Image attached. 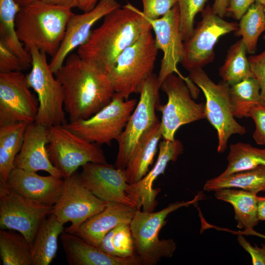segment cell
<instances>
[{
  "mask_svg": "<svg viewBox=\"0 0 265 265\" xmlns=\"http://www.w3.org/2000/svg\"><path fill=\"white\" fill-rule=\"evenodd\" d=\"M54 75L63 88L69 122L90 117L108 104L115 93L109 72L78 53L70 54Z\"/></svg>",
  "mask_w": 265,
  "mask_h": 265,
  "instance_id": "obj_1",
  "label": "cell"
},
{
  "mask_svg": "<svg viewBox=\"0 0 265 265\" xmlns=\"http://www.w3.org/2000/svg\"><path fill=\"white\" fill-rule=\"evenodd\" d=\"M152 29L142 11L127 3L105 16L77 53L109 72L121 53Z\"/></svg>",
  "mask_w": 265,
  "mask_h": 265,
  "instance_id": "obj_2",
  "label": "cell"
},
{
  "mask_svg": "<svg viewBox=\"0 0 265 265\" xmlns=\"http://www.w3.org/2000/svg\"><path fill=\"white\" fill-rule=\"evenodd\" d=\"M71 9L43 0H33L21 7L16 17L15 27L26 52L30 53L34 47L51 57L54 55L68 21L74 14Z\"/></svg>",
  "mask_w": 265,
  "mask_h": 265,
  "instance_id": "obj_3",
  "label": "cell"
},
{
  "mask_svg": "<svg viewBox=\"0 0 265 265\" xmlns=\"http://www.w3.org/2000/svg\"><path fill=\"white\" fill-rule=\"evenodd\" d=\"M203 195L198 193L193 199L176 201L157 212L137 210L131 223L135 256L141 265H155L163 258H171L176 249L172 239L159 238V233L171 212L184 207L196 204Z\"/></svg>",
  "mask_w": 265,
  "mask_h": 265,
  "instance_id": "obj_4",
  "label": "cell"
},
{
  "mask_svg": "<svg viewBox=\"0 0 265 265\" xmlns=\"http://www.w3.org/2000/svg\"><path fill=\"white\" fill-rule=\"evenodd\" d=\"M158 52L151 31L125 49L109 72L115 92L125 100L132 94H140L153 74Z\"/></svg>",
  "mask_w": 265,
  "mask_h": 265,
  "instance_id": "obj_5",
  "label": "cell"
},
{
  "mask_svg": "<svg viewBox=\"0 0 265 265\" xmlns=\"http://www.w3.org/2000/svg\"><path fill=\"white\" fill-rule=\"evenodd\" d=\"M31 69L26 75L27 86L37 94L39 107L35 122L48 128L66 124L64 107V93L60 82L54 76L46 54L36 48L30 51Z\"/></svg>",
  "mask_w": 265,
  "mask_h": 265,
  "instance_id": "obj_6",
  "label": "cell"
},
{
  "mask_svg": "<svg viewBox=\"0 0 265 265\" xmlns=\"http://www.w3.org/2000/svg\"><path fill=\"white\" fill-rule=\"evenodd\" d=\"M189 72V78L205 95L206 118L216 130L217 150L218 153H223L226 149L231 135H243L246 132V128L236 120L233 115L229 94L230 85L223 80L214 83L202 68Z\"/></svg>",
  "mask_w": 265,
  "mask_h": 265,
  "instance_id": "obj_7",
  "label": "cell"
},
{
  "mask_svg": "<svg viewBox=\"0 0 265 265\" xmlns=\"http://www.w3.org/2000/svg\"><path fill=\"white\" fill-rule=\"evenodd\" d=\"M47 149L50 160L64 178L87 163H107L99 144L85 140L63 125L49 128Z\"/></svg>",
  "mask_w": 265,
  "mask_h": 265,
  "instance_id": "obj_8",
  "label": "cell"
},
{
  "mask_svg": "<svg viewBox=\"0 0 265 265\" xmlns=\"http://www.w3.org/2000/svg\"><path fill=\"white\" fill-rule=\"evenodd\" d=\"M137 103L136 99L125 100L115 92L110 102L90 117L63 126L88 141L108 145L119 139Z\"/></svg>",
  "mask_w": 265,
  "mask_h": 265,
  "instance_id": "obj_9",
  "label": "cell"
},
{
  "mask_svg": "<svg viewBox=\"0 0 265 265\" xmlns=\"http://www.w3.org/2000/svg\"><path fill=\"white\" fill-rule=\"evenodd\" d=\"M167 96L166 104L159 103L157 109L161 113L162 137L173 140L182 126L206 118L205 104L197 103L185 81L178 75L168 76L160 85Z\"/></svg>",
  "mask_w": 265,
  "mask_h": 265,
  "instance_id": "obj_10",
  "label": "cell"
},
{
  "mask_svg": "<svg viewBox=\"0 0 265 265\" xmlns=\"http://www.w3.org/2000/svg\"><path fill=\"white\" fill-rule=\"evenodd\" d=\"M158 76L153 74L145 83L140 98L119 139L115 166L125 169L142 135L159 122L156 109L159 103Z\"/></svg>",
  "mask_w": 265,
  "mask_h": 265,
  "instance_id": "obj_11",
  "label": "cell"
},
{
  "mask_svg": "<svg viewBox=\"0 0 265 265\" xmlns=\"http://www.w3.org/2000/svg\"><path fill=\"white\" fill-rule=\"evenodd\" d=\"M238 26V23L226 21L214 13L208 5L202 11V20L192 34L184 42L182 66L189 72L211 63L215 57L214 47L218 39L236 31Z\"/></svg>",
  "mask_w": 265,
  "mask_h": 265,
  "instance_id": "obj_12",
  "label": "cell"
},
{
  "mask_svg": "<svg viewBox=\"0 0 265 265\" xmlns=\"http://www.w3.org/2000/svg\"><path fill=\"white\" fill-rule=\"evenodd\" d=\"M53 206L41 204L13 191L0 179V228L22 234L32 246L42 221Z\"/></svg>",
  "mask_w": 265,
  "mask_h": 265,
  "instance_id": "obj_13",
  "label": "cell"
},
{
  "mask_svg": "<svg viewBox=\"0 0 265 265\" xmlns=\"http://www.w3.org/2000/svg\"><path fill=\"white\" fill-rule=\"evenodd\" d=\"M151 25L155 34V42L158 50L162 51L163 55L158 81L159 86L169 75L175 73L182 78L189 88L192 97L197 98L199 90L188 78L184 77L177 67L181 63L184 54V40L180 28V13L178 3L161 17L156 20H147Z\"/></svg>",
  "mask_w": 265,
  "mask_h": 265,
  "instance_id": "obj_14",
  "label": "cell"
},
{
  "mask_svg": "<svg viewBox=\"0 0 265 265\" xmlns=\"http://www.w3.org/2000/svg\"><path fill=\"white\" fill-rule=\"evenodd\" d=\"M64 180L62 194L51 213L64 224L70 222L71 225L64 231L72 234L85 220L103 210L109 202L99 198L84 186L79 173L75 172Z\"/></svg>",
  "mask_w": 265,
  "mask_h": 265,
  "instance_id": "obj_15",
  "label": "cell"
},
{
  "mask_svg": "<svg viewBox=\"0 0 265 265\" xmlns=\"http://www.w3.org/2000/svg\"><path fill=\"white\" fill-rule=\"evenodd\" d=\"M39 101L22 72L0 73V126L35 122Z\"/></svg>",
  "mask_w": 265,
  "mask_h": 265,
  "instance_id": "obj_16",
  "label": "cell"
},
{
  "mask_svg": "<svg viewBox=\"0 0 265 265\" xmlns=\"http://www.w3.org/2000/svg\"><path fill=\"white\" fill-rule=\"evenodd\" d=\"M81 167L79 173L81 182L97 197L136 208L135 203L126 193L129 184L124 169L107 163L89 162Z\"/></svg>",
  "mask_w": 265,
  "mask_h": 265,
  "instance_id": "obj_17",
  "label": "cell"
},
{
  "mask_svg": "<svg viewBox=\"0 0 265 265\" xmlns=\"http://www.w3.org/2000/svg\"><path fill=\"white\" fill-rule=\"evenodd\" d=\"M120 7L117 0H100L92 10L80 14L74 13L68 21L60 47L49 63L53 73L54 74L63 65L72 51L87 41L96 23Z\"/></svg>",
  "mask_w": 265,
  "mask_h": 265,
  "instance_id": "obj_18",
  "label": "cell"
},
{
  "mask_svg": "<svg viewBox=\"0 0 265 265\" xmlns=\"http://www.w3.org/2000/svg\"><path fill=\"white\" fill-rule=\"evenodd\" d=\"M184 146L178 139H163L159 145L158 158L153 168L140 180L129 184L126 193L136 204L137 210L153 212L158 205L156 197L160 191V188H154V181L163 174L170 161H176L183 153Z\"/></svg>",
  "mask_w": 265,
  "mask_h": 265,
  "instance_id": "obj_19",
  "label": "cell"
},
{
  "mask_svg": "<svg viewBox=\"0 0 265 265\" xmlns=\"http://www.w3.org/2000/svg\"><path fill=\"white\" fill-rule=\"evenodd\" d=\"M6 183L13 191L27 199L53 206L62 194L64 180L51 175L41 176L35 172L15 167Z\"/></svg>",
  "mask_w": 265,
  "mask_h": 265,
  "instance_id": "obj_20",
  "label": "cell"
},
{
  "mask_svg": "<svg viewBox=\"0 0 265 265\" xmlns=\"http://www.w3.org/2000/svg\"><path fill=\"white\" fill-rule=\"evenodd\" d=\"M48 132V128L35 122L27 125L21 149L14 160V166L30 172L43 170L63 179L49 157L47 149Z\"/></svg>",
  "mask_w": 265,
  "mask_h": 265,
  "instance_id": "obj_21",
  "label": "cell"
},
{
  "mask_svg": "<svg viewBox=\"0 0 265 265\" xmlns=\"http://www.w3.org/2000/svg\"><path fill=\"white\" fill-rule=\"evenodd\" d=\"M136 208L109 202L100 212L83 222L73 233L99 248L105 236L118 225L130 223Z\"/></svg>",
  "mask_w": 265,
  "mask_h": 265,
  "instance_id": "obj_22",
  "label": "cell"
},
{
  "mask_svg": "<svg viewBox=\"0 0 265 265\" xmlns=\"http://www.w3.org/2000/svg\"><path fill=\"white\" fill-rule=\"evenodd\" d=\"M60 239L70 265H141L136 256L123 258L111 256L80 237L65 231Z\"/></svg>",
  "mask_w": 265,
  "mask_h": 265,
  "instance_id": "obj_23",
  "label": "cell"
},
{
  "mask_svg": "<svg viewBox=\"0 0 265 265\" xmlns=\"http://www.w3.org/2000/svg\"><path fill=\"white\" fill-rule=\"evenodd\" d=\"M161 137L160 121L155 124L141 137L124 169L129 184L137 182L148 172Z\"/></svg>",
  "mask_w": 265,
  "mask_h": 265,
  "instance_id": "obj_24",
  "label": "cell"
},
{
  "mask_svg": "<svg viewBox=\"0 0 265 265\" xmlns=\"http://www.w3.org/2000/svg\"><path fill=\"white\" fill-rule=\"evenodd\" d=\"M64 224L51 213L40 224L31 246L33 265H49L58 249V238L64 231Z\"/></svg>",
  "mask_w": 265,
  "mask_h": 265,
  "instance_id": "obj_25",
  "label": "cell"
},
{
  "mask_svg": "<svg viewBox=\"0 0 265 265\" xmlns=\"http://www.w3.org/2000/svg\"><path fill=\"white\" fill-rule=\"evenodd\" d=\"M214 192L216 199L233 206L238 228L245 230L258 225L257 194L234 188L220 189Z\"/></svg>",
  "mask_w": 265,
  "mask_h": 265,
  "instance_id": "obj_26",
  "label": "cell"
},
{
  "mask_svg": "<svg viewBox=\"0 0 265 265\" xmlns=\"http://www.w3.org/2000/svg\"><path fill=\"white\" fill-rule=\"evenodd\" d=\"M20 8L14 0H0V42L16 54L27 69L31 66L32 57L20 41L15 27Z\"/></svg>",
  "mask_w": 265,
  "mask_h": 265,
  "instance_id": "obj_27",
  "label": "cell"
},
{
  "mask_svg": "<svg viewBox=\"0 0 265 265\" xmlns=\"http://www.w3.org/2000/svg\"><path fill=\"white\" fill-rule=\"evenodd\" d=\"M234 188L257 194L265 191V168L237 172L226 176L219 175L208 180L203 189L210 192Z\"/></svg>",
  "mask_w": 265,
  "mask_h": 265,
  "instance_id": "obj_28",
  "label": "cell"
},
{
  "mask_svg": "<svg viewBox=\"0 0 265 265\" xmlns=\"http://www.w3.org/2000/svg\"><path fill=\"white\" fill-rule=\"evenodd\" d=\"M0 257L3 265H33L31 245L14 230L0 229Z\"/></svg>",
  "mask_w": 265,
  "mask_h": 265,
  "instance_id": "obj_29",
  "label": "cell"
},
{
  "mask_svg": "<svg viewBox=\"0 0 265 265\" xmlns=\"http://www.w3.org/2000/svg\"><path fill=\"white\" fill-rule=\"evenodd\" d=\"M228 164L220 175L226 176L241 171L265 168V148L238 142L230 146Z\"/></svg>",
  "mask_w": 265,
  "mask_h": 265,
  "instance_id": "obj_30",
  "label": "cell"
},
{
  "mask_svg": "<svg viewBox=\"0 0 265 265\" xmlns=\"http://www.w3.org/2000/svg\"><path fill=\"white\" fill-rule=\"evenodd\" d=\"M246 47L241 39L230 46L225 61L219 69L222 80L230 85L254 77L251 72Z\"/></svg>",
  "mask_w": 265,
  "mask_h": 265,
  "instance_id": "obj_31",
  "label": "cell"
},
{
  "mask_svg": "<svg viewBox=\"0 0 265 265\" xmlns=\"http://www.w3.org/2000/svg\"><path fill=\"white\" fill-rule=\"evenodd\" d=\"M265 30V13L264 5L255 1L240 19L235 35L241 36L246 51L254 53L258 39Z\"/></svg>",
  "mask_w": 265,
  "mask_h": 265,
  "instance_id": "obj_32",
  "label": "cell"
},
{
  "mask_svg": "<svg viewBox=\"0 0 265 265\" xmlns=\"http://www.w3.org/2000/svg\"><path fill=\"white\" fill-rule=\"evenodd\" d=\"M229 94L235 117H249V113L261 103L260 87L257 80L250 77L230 85Z\"/></svg>",
  "mask_w": 265,
  "mask_h": 265,
  "instance_id": "obj_33",
  "label": "cell"
},
{
  "mask_svg": "<svg viewBox=\"0 0 265 265\" xmlns=\"http://www.w3.org/2000/svg\"><path fill=\"white\" fill-rule=\"evenodd\" d=\"M99 248L115 257H135L130 223L120 224L109 231L102 239Z\"/></svg>",
  "mask_w": 265,
  "mask_h": 265,
  "instance_id": "obj_34",
  "label": "cell"
},
{
  "mask_svg": "<svg viewBox=\"0 0 265 265\" xmlns=\"http://www.w3.org/2000/svg\"><path fill=\"white\" fill-rule=\"evenodd\" d=\"M27 125L17 122L0 126V154L15 159L21 149Z\"/></svg>",
  "mask_w": 265,
  "mask_h": 265,
  "instance_id": "obj_35",
  "label": "cell"
},
{
  "mask_svg": "<svg viewBox=\"0 0 265 265\" xmlns=\"http://www.w3.org/2000/svg\"><path fill=\"white\" fill-rule=\"evenodd\" d=\"M207 0H178L180 13V28L184 42L190 38L194 31V18L204 10Z\"/></svg>",
  "mask_w": 265,
  "mask_h": 265,
  "instance_id": "obj_36",
  "label": "cell"
},
{
  "mask_svg": "<svg viewBox=\"0 0 265 265\" xmlns=\"http://www.w3.org/2000/svg\"><path fill=\"white\" fill-rule=\"evenodd\" d=\"M142 13L147 20H156L166 14L178 2V0H141Z\"/></svg>",
  "mask_w": 265,
  "mask_h": 265,
  "instance_id": "obj_37",
  "label": "cell"
},
{
  "mask_svg": "<svg viewBox=\"0 0 265 265\" xmlns=\"http://www.w3.org/2000/svg\"><path fill=\"white\" fill-rule=\"evenodd\" d=\"M251 72L260 87L261 103L265 104V50L248 57Z\"/></svg>",
  "mask_w": 265,
  "mask_h": 265,
  "instance_id": "obj_38",
  "label": "cell"
},
{
  "mask_svg": "<svg viewBox=\"0 0 265 265\" xmlns=\"http://www.w3.org/2000/svg\"><path fill=\"white\" fill-rule=\"evenodd\" d=\"M248 116L255 124L253 138L258 144L265 145V104L259 103L254 106Z\"/></svg>",
  "mask_w": 265,
  "mask_h": 265,
  "instance_id": "obj_39",
  "label": "cell"
},
{
  "mask_svg": "<svg viewBox=\"0 0 265 265\" xmlns=\"http://www.w3.org/2000/svg\"><path fill=\"white\" fill-rule=\"evenodd\" d=\"M26 69L21 60L0 42V73L22 72Z\"/></svg>",
  "mask_w": 265,
  "mask_h": 265,
  "instance_id": "obj_40",
  "label": "cell"
},
{
  "mask_svg": "<svg viewBox=\"0 0 265 265\" xmlns=\"http://www.w3.org/2000/svg\"><path fill=\"white\" fill-rule=\"evenodd\" d=\"M237 240L240 246L250 256L253 265H265V244L260 247L256 244L253 246L243 235H237Z\"/></svg>",
  "mask_w": 265,
  "mask_h": 265,
  "instance_id": "obj_41",
  "label": "cell"
},
{
  "mask_svg": "<svg viewBox=\"0 0 265 265\" xmlns=\"http://www.w3.org/2000/svg\"><path fill=\"white\" fill-rule=\"evenodd\" d=\"M255 0H229L227 13L234 19L240 20Z\"/></svg>",
  "mask_w": 265,
  "mask_h": 265,
  "instance_id": "obj_42",
  "label": "cell"
},
{
  "mask_svg": "<svg viewBox=\"0 0 265 265\" xmlns=\"http://www.w3.org/2000/svg\"><path fill=\"white\" fill-rule=\"evenodd\" d=\"M229 0H214L212 7L214 13L221 18H223L227 14Z\"/></svg>",
  "mask_w": 265,
  "mask_h": 265,
  "instance_id": "obj_43",
  "label": "cell"
},
{
  "mask_svg": "<svg viewBox=\"0 0 265 265\" xmlns=\"http://www.w3.org/2000/svg\"><path fill=\"white\" fill-rule=\"evenodd\" d=\"M217 229L218 231H222L231 233L234 235H237L238 234H241V235H243V236L244 235L253 236H256V237L265 239V235L258 232L257 231H255L253 228L247 229L245 230H239V231H233V230H230L229 229H227L225 228H221V227H217Z\"/></svg>",
  "mask_w": 265,
  "mask_h": 265,
  "instance_id": "obj_44",
  "label": "cell"
},
{
  "mask_svg": "<svg viewBox=\"0 0 265 265\" xmlns=\"http://www.w3.org/2000/svg\"><path fill=\"white\" fill-rule=\"evenodd\" d=\"M100 0H78L77 7L83 12H88L97 5Z\"/></svg>",
  "mask_w": 265,
  "mask_h": 265,
  "instance_id": "obj_45",
  "label": "cell"
},
{
  "mask_svg": "<svg viewBox=\"0 0 265 265\" xmlns=\"http://www.w3.org/2000/svg\"><path fill=\"white\" fill-rule=\"evenodd\" d=\"M258 218L259 221H265V196H257Z\"/></svg>",
  "mask_w": 265,
  "mask_h": 265,
  "instance_id": "obj_46",
  "label": "cell"
},
{
  "mask_svg": "<svg viewBox=\"0 0 265 265\" xmlns=\"http://www.w3.org/2000/svg\"><path fill=\"white\" fill-rule=\"evenodd\" d=\"M53 4L63 6L71 8L77 7L78 0H43Z\"/></svg>",
  "mask_w": 265,
  "mask_h": 265,
  "instance_id": "obj_47",
  "label": "cell"
},
{
  "mask_svg": "<svg viewBox=\"0 0 265 265\" xmlns=\"http://www.w3.org/2000/svg\"><path fill=\"white\" fill-rule=\"evenodd\" d=\"M15 2L21 7L28 4L33 0H14Z\"/></svg>",
  "mask_w": 265,
  "mask_h": 265,
  "instance_id": "obj_48",
  "label": "cell"
},
{
  "mask_svg": "<svg viewBox=\"0 0 265 265\" xmlns=\"http://www.w3.org/2000/svg\"><path fill=\"white\" fill-rule=\"evenodd\" d=\"M255 1L258 2L264 5L265 4V0H255Z\"/></svg>",
  "mask_w": 265,
  "mask_h": 265,
  "instance_id": "obj_49",
  "label": "cell"
},
{
  "mask_svg": "<svg viewBox=\"0 0 265 265\" xmlns=\"http://www.w3.org/2000/svg\"><path fill=\"white\" fill-rule=\"evenodd\" d=\"M264 11L265 13V4L264 5ZM263 38L265 40V35L263 36Z\"/></svg>",
  "mask_w": 265,
  "mask_h": 265,
  "instance_id": "obj_50",
  "label": "cell"
}]
</instances>
